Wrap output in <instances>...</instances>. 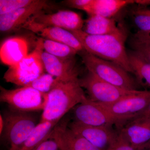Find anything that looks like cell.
Listing matches in <instances>:
<instances>
[{
    "instance_id": "obj_1",
    "label": "cell",
    "mask_w": 150,
    "mask_h": 150,
    "mask_svg": "<svg viewBox=\"0 0 150 150\" xmlns=\"http://www.w3.org/2000/svg\"><path fill=\"white\" fill-rule=\"evenodd\" d=\"M71 32L80 42L85 51L133 73L125 47L127 35L123 28L116 33L104 35H90L82 30Z\"/></svg>"
},
{
    "instance_id": "obj_2",
    "label": "cell",
    "mask_w": 150,
    "mask_h": 150,
    "mask_svg": "<svg viewBox=\"0 0 150 150\" xmlns=\"http://www.w3.org/2000/svg\"><path fill=\"white\" fill-rule=\"evenodd\" d=\"M88 98L81 87L79 78L59 80L48 93V100L40 121L58 122L63 116Z\"/></svg>"
},
{
    "instance_id": "obj_3",
    "label": "cell",
    "mask_w": 150,
    "mask_h": 150,
    "mask_svg": "<svg viewBox=\"0 0 150 150\" xmlns=\"http://www.w3.org/2000/svg\"><path fill=\"white\" fill-rule=\"evenodd\" d=\"M79 54L88 71L100 79L127 90H138L137 82L129 72L120 66L100 59L86 51Z\"/></svg>"
},
{
    "instance_id": "obj_4",
    "label": "cell",
    "mask_w": 150,
    "mask_h": 150,
    "mask_svg": "<svg viewBox=\"0 0 150 150\" xmlns=\"http://www.w3.org/2000/svg\"><path fill=\"white\" fill-rule=\"evenodd\" d=\"M42 40L39 39L35 49L18 64L9 67L4 76L6 82L25 86L44 74L45 70L41 56L43 50Z\"/></svg>"
},
{
    "instance_id": "obj_5",
    "label": "cell",
    "mask_w": 150,
    "mask_h": 150,
    "mask_svg": "<svg viewBox=\"0 0 150 150\" xmlns=\"http://www.w3.org/2000/svg\"><path fill=\"white\" fill-rule=\"evenodd\" d=\"M0 90L1 102L7 103L13 111H43L47 104L48 94L42 93L31 87L8 90L1 86Z\"/></svg>"
},
{
    "instance_id": "obj_6",
    "label": "cell",
    "mask_w": 150,
    "mask_h": 150,
    "mask_svg": "<svg viewBox=\"0 0 150 150\" xmlns=\"http://www.w3.org/2000/svg\"><path fill=\"white\" fill-rule=\"evenodd\" d=\"M4 128L2 136L9 145L8 150L18 149L35 129L36 119L28 112H6L3 116Z\"/></svg>"
},
{
    "instance_id": "obj_7",
    "label": "cell",
    "mask_w": 150,
    "mask_h": 150,
    "mask_svg": "<svg viewBox=\"0 0 150 150\" xmlns=\"http://www.w3.org/2000/svg\"><path fill=\"white\" fill-rule=\"evenodd\" d=\"M84 21L80 15L71 11L46 14L43 11L31 17L21 28L36 33L47 27L61 28L70 31L82 30Z\"/></svg>"
},
{
    "instance_id": "obj_8",
    "label": "cell",
    "mask_w": 150,
    "mask_h": 150,
    "mask_svg": "<svg viewBox=\"0 0 150 150\" xmlns=\"http://www.w3.org/2000/svg\"><path fill=\"white\" fill-rule=\"evenodd\" d=\"M80 84L86 91L90 100L100 104H111L138 91L121 88L100 79L91 72L79 79Z\"/></svg>"
},
{
    "instance_id": "obj_9",
    "label": "cell",
    "mask_w": 150,
    "mask_h": 150,
    "mask_svg": "<svg viewBox=\"0 0 150 150\" xmlns=\"http://www.w3.org/2000/svg\"><path fill=\"white\" fill-rule=\"evenodd\" d=\"M74 121L86 126L109 127L115 126L120 130L126 123L112 116L100 103L88 98L74 108Z\"/></svg>"
},
{
    "instance_id": "obj_10",
    "label": "cell",
    "mask_w": 150,
    "mask_h": 150,
    "mask_svg": "<svg viewBox=\"0 0 150 150\" xmlns=\"http://www.w3.org/2000/svg\"><path fill=\"white\" fill-rule=\"evenodd\" d=\"M150 102V91L139 90L112 104H100L113 117L127 123L138 116Z\"/></svg>"
},
{
    "instance_id": "obj_11",
    "label": "cell",
    "mask_w": 150,
    "mask_h": 150,
    "mask_svg": "<svg viewBox=\"0 0 150 150\" xmlns=\"http://www.w3.org/2000/svg\"><path fill=\"white\" fill-rule=\"evenodd\" d=\"M68 126L76 134L83 137L101 150H112L118 141L119 131L113 126L95 127L84 126L73 121Z\"/></svg>"
},
{
    "instance_id": "obj_12",
    "label": "cell",
    "mask_w": 150,
    "mask_h": 150,
    "mask_svg": "<svg viewBox=\"0 0 150 150\" xmlns=\"http://www.w3.org/2000/svg\"><path fill=\"white\" fill-rule=\"evenodd\" d=\"M48 7L47 1L35 0L32 4L9 13L0 15L1 32H9L21 28L31 17Z\"/></svg>"
},
{
    "instance_id": "obj_13",
    "label": "cell",
    "mask_w": 150,
    "mask_h": 150,
    "mask_svg": "<svg viewBox=\"0 0 150 150\" xmlns=\"http://www.w3.org/2000/svg\"><path fill=\"white\" fill-rule=\"evenodd\" d=\"M119 131L133 147L138 150L143 149L150 142V118L139 115Z\"/></svg>"
},
{
    "instance_id": "obj_14",
    "label": "cell",
    "mask_w": 150,
    "mask_h": 150,
    "mask_svg": "<svg viewBox=\"0 0 150 150\" xmlns=\"http://www.w3.org/2000/svg\"><path fill=\"white\" fill-rule=\"evenodd\" d=\"M58 124L49 138L56 141L59 150H101L72 131L68 126L67 121Z\"/></svg>"
},
{
    "instance_id": "obj_15",
    "label": "cell",
    "mask_w": 150,
    "mask_h": 150,
    "mask_svg": "<svg viewBox=\"0 0 150 150\" xmlns=\"http://www.w3.org/2000/svg\"><path fill=\"white\" fill-rule=\"evenodd\" d=\"M41 56L45 71L60 81H69L79 78V71L75 58L61 59L43 50Z\"/></svg>"
},
{
    "instance_id": "obj_16",
    "label": "cell",
    "mask_w": 150,
    "mask_h": 150,
    "mask_svg": "<svg viewBox=\"0 0 150 150\" xmlns=\"http://www.w3.org/2000/svg\"><path fill=\"white\" fill-rule=\"evenodd\" d=\"M28 50V42L24 38L18 36L9 38L1 46V61L9 67L14 66L29 54Z\"/></svg>"
},
{
    "instance_id": "obj_17",
    "label": "cell",
    "mask_w": 150,
    "mask_h": 150,
    "mask_svg": "<svg viewBox=\"0 0 150 150\" xmlns=\"http://www.w3.org/2000/svg\"><path fill=\"white\" fill-rule=\"evenodd\" d=\"M135 3L132 0H91L83 11L89 16L112 18L126 6Z\"/></svg>"
},
{
    "instance_id": "obj_18",
    "label": "cell",
    "mask_w": 150,
    "mask_h": 150,
    "mask_svg": "<svg viewBox=\"0 0 150 150\" xmlns=\"http://www.w3.org/2000/svg\"><path fill=\"white\" fill-rule=\"evenodd\" d=\"M123 28L118 25L112 18L92 15L84 21L82 30L90 35H104L116 33Z\"/></svg>"
},
{
    "instance_id": "obj_19",
    "label": "cell",
    "mask_w": 150,
    "mask_h": 150,
    "mask_svg": "<svg viewBox=\"0 0 150 150\" xmlns=\"http://www.w3.org/2000/svg\"><path fill=\"white\" fill-rule=\"evenodd\" d=\"M38 33L45 39L54 40L70 46L79 53L85 51L77 38L71 31L67 30L59 27H47L40 30Z\"/></svg>"
},
{
    "instance_id": "obj_20",
    "label": "cell",
    "mask_w": 150,
    "mask_h": 150,
    "mask_svg": "<svg viewBox=\"0 0 150 150\" xmlns=\"http://www.w3.org/2000/svg\"><path fill=\"white\" fill-rule=\"evenodd\" d=\"M59 122L40 121L32 133L16 150H33L41 143L50 138L53 129Z\"/></svg>"
},
{
    "instance_id": "obj_21",
    "label": "cell",
    "mask_w": 150,
    "mask_h": 150,
    "mask_svg": "<svg viewBox=\"0 0 150 150\" xmlns=\"http://www.w3.org/2000/svg\"><path fill=\"white\" fill-rule=\"evenodd\" d=\"M128 54L133 73L136 75L138 82L150 87V64L134 51Z\"/></svg>"
},
{
    "instance_id": "obj_22",
    "label": "cell",
    "mask_w": 150,
    "mask_h": 150,
    "mask_svg": "<svg viewBox=\"0 0 150 150\" xmlns=\"http://www.w3.org/2000/svg\"><path fill=\"white\" fill-rule=\"evenodd\" d=\"M43 50L48 54L62 59L74 58L77 51L70 46L49 39H42Z\"/></svg>"
},
{
    "instance_id": "obj_23",
    "label": "cell",
    "mask_w": 150,
    "mask_h": 150,
    "mask_svg": "<svg viewBox=\"0 0 150 150\" xmlns=\"http://www.w3.org/2000/svg\"><path fill=\"white\" fill-rule=\"evenodd\" d=\"M59 80L52 75L44 73L25 86L31 87L42 93L48 94Z\"/></svg>"
},
{
    "instance_id": "obj_24",
    "label": "cell",
    "mask_w": 150,
    "mask_h": 150,
    "mask_svg": "<svg viewBox=\"0 0 150 150\" xmlns=\"http://www.w3.org/2000/svg\"><path fill=\"white\" fill-rule=\"evenodd\" d=\"M132 15L139 32L150 31V9L143 7H137L132 11Z\"/></svg>"
},
{
    "instance_id": "obj_25",
    "label": "cell",
    "mask_w": 150,
    "mask_h": 150,
    "mask_svg": "<svg viewBox=\"0 0 150 150\" xmlns=\"http://www.w3.org/2000/svg\"><path fill=\"white\" fill-rule=\"evenodd\" d=\"M35 0H1L0 15L9 13L32 4Z\"/></svg>"
},
{
    "instance_id": "obj_26",
    "label": "cell",
    "mask_w": 150,
    "mask_h": 150,
    "mask_svg": "<svg viewBox=\"0 0 150 150\" xmlns=\"http://www.w3.org/2000/svg\"><path fill=\"white\" fill-rule=\"evenodd\" d=\"M133 46L134 52L150 64V43L134 40Z\"/></svg>"
},
{
    "instance_id": "obj_27",
    "label": "cell",
    "mask_w": 150,
    "mask_h": 150,
    "mask_svg": "<svg viewBox=\"0 0 150 150\" xmlns=\"http://www.w3.org/2000/svg\"><path fill=\"white\" fill-rule=\"evenodd\" d=\"M112 150H138L133 147L119 131L118 141Z\"/></svg>"
},
{
    "instance_id": "obj_28",
    "label": "cell",
    "mask_w": 150,
    "mask_h": 150,
    "mask_svg": "<svg viewBox=\"0 0 150 150\" xmlns=\"http://www.w3.org/2000/svg\"><path fill=\"white\" fill-rule=\"evenodd\" d=\"M33 150H59V149L56 141L49 138L41 143Z\"/></svg>"
},
{
    "instance_id": "obj_29",
    "label": "cell",
    "mask_w": 150,
    "mask_h": 150,
    "mask_svg": "<svg viewBox=\"0 0 150 150\" xmlns=\"http://www.w3.org/2000/svg\"><path fill=\"white\" fill-rule=\"evenodd\" d=\"M91 1V0H69L65 1V3L70 7L84 11Z\"/></svg>"
},
{
    "instance_id": "obj_30",
    "label": "cell",
    "mask_w": 150,
    "mask_h": 150,
    "mask_svg": "<svg viewBox=\"0 0 150 150\" xmlns=\"http://www.w3.org/2000/svg\"><path fill=\"white\" fill-rule=\"evenodd\" d=\"M134 41L150 43V31L148 32H138L134 36Z\"/></svg>"
},
{
    "instance_id": "obj_31",
    "label": "cell",
    "mask_w": 150,
    "mask_h": 150,
    "mask_svg": "<svg viewBox=\"0 0 150 150\" xmlns=\"http://www.w3.org/2000/svg\"><path fill=\"white\" fill-rule=\"evenodd\" d=\"M139 115H142L150 118V102L146 108Z\"/></svg>"
},
{
    "instance_id": "obj_32",
    "label": "cell",
    "mask_w": 150,
    "mask_h": 150,
    "mask_svg": "<svg viewBox=\"0 0 150 150\" xmlns=\"http://www.w3.org/2000/svg\"><path fill=\"white\" fill-rule=\"evenodd\" d=\"M135 3L141 6L150 5V0H136Z\"/></svg>"
},
{
    "instance_id": "obj_33",
    "label": "cell",
    "mask_w": 150,
    "mask_h": 150,
    "mask_svg": "<svg viewBox=\"0 0 150 150\" xmlns=\"http://www.w3.org/2000/svg\"><path fill=\"white\" fill-rule=\"evenodd\" d=\"M4 117L1 115H0V134L1 135L3 134L4 128Z\"/></svg>"
},
{
    "instance_id": "obj_34",
    "label": "cell",
    "mask_w": 150,
    "mask_h": 150,
    "mask_svg": "<svg viewBox=\"0 0 150 150\" xmlns=\"http://www.w3.org/2000/svg\"><path fill=\"white\" fill-rule=\"evenodd\" d=\"M146 147L149 148V149L150 150V142L149 143V144H148V145H147V146Z\"/></svg>"
},
{
    "instance_id": "obj_35",
    "label": "cell",
    "mask_w": 150,
    "mask_h": 150,
    "mask_svg": "<svg viewBox=\"0 0 150 150\" xmlns=\"http://www.w3.org/2000/svg\"></svg>"
}]
</instances>
